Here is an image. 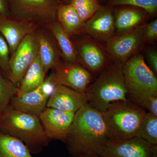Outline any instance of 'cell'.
Returning a JSON list of instances; mask_svg holds the SVG:
<instances>
[{
	"mask_svg": "<svg viewBox=\"0 0 157 157\" xmlns=\"http://www.w3.org/2000/svg\"><path fill=\"white\" fill-rule=\"evenodd\" d=\"M109 140L102 113L87 104L75 113L65 143L74 156H100Z\"/></svg>",
	"mask_w": 157,
	"mask_h": 157,
	"instance_id": "6da1fadb",
	"label": "cell"
},
{
	"mask_svg": "<svg viewBox=\"0 0 157 157\" xmlns=\"http://www.w3.org/2000/svg\"><path fill=\"white\" fill-rule=\"evenodd\" d=\"M0 133L21 140L32 154L42 151L50 141L39 117L14 109L10 105L0 115Z\"/></svg>",
	"mask_w": 157,
	"mask_h": 157,
	"instance_id": "7a4b0ae2",
	"label": "cell"
},
{
	"mask_svg": "<svg viewBox=\"0 0 157 157\" xmlns=\"http://www.w3.org/2000/svg\"><path fill=\"white\" fill-rule=\"evenodd\" d=\"M122 67L112 62L89 86L85 93L93 109L103 113L111 103L128 100Z\"/></svg>",
	"mask_w": 157,
	"mask_h": 157,
	"instance_id": "3957f363",
	"label": "cell"
},
{
	"mask_svg": "<svg viewBox=\"0 0 157 157\" xmlns=\"http://www.w3.org/2000/svg\"><path fill=\"white\" fill-rule=\"evenodd\" d=\"M146 113L144 108L128 99L109 104L102 113L109 140L137 137Z\"/></svg>",
	"mask_w": 157,
	"mask_h": 157,
	"instance_id": "277c9868",
	"label": "cell"
},
{
	"mask_svg": "<svg viewBox=\"0 0 157 157\" xmlns=\"http://www.w3.org/2000/svg\"><path fill=\"white\" fill-rule=\"evenodd\" d=\"M122 71L127 98L144 94L157 96L156 76L141 52L129 59L123 66Z\"/></svg>",
	"mask_w": 157,
	"mask_h": 157,
	"instance_id": "5b68a950",
	"label": "cell"
},
{
	"mask_svg": "<svg viewBox=\"0 0 157 157\" xmlns=\"http://www.w3.org/2000/svg\"><path fill=\"white\" fill-rule=\"evenodd\" d=\"M11 17L41 27L57 21L60 0H7Z\"/></svg>",
	"mask_w": 157,
	"mask_h": 157,
	"instance_id": "8992f818",
	"label": "cell"
},
{
	"mask_svg": "<svg viewBox=\"0 0 157 157\" xmlns=\"http://www.w3.org/2000/svg\"><path fill=\"white\" fill-rule=\"evenodd\" d=\"M145 25L115 35L105 42L104 48L112 63L123 66L129 59L141 52L146 43Z\"/></svg>",
	"mask_w": 157,
	"mask_h": 157,
	"instance_id": "52a82bcc",
	"label": "cell"
},
{
	"mask_svg": "<svg viewBox=\"0 0 157 157\" xmlns=\"http://www.w3.org/2000/svg\"><path fill=\"white\" fill-rule=\"evenodd\" d=\"M38 55L39 44L35 30L23 39L10 56L7 78L18 86Z\"/></svg>",
	"mask_w": 157,
	"mask_h": 157,
	"instance_id": "ba28073f",
	"label": "cell"
},
{
	"mask_svg": "<svg viewBox=\"0 0 157 157\" xmlns=\"http://www.w3.org/2000/svg\"><path fill=\"white\" fill-rule=\"evenodd\" d=\"M101 157H157V146L137 137L108 140Z\"/></svg>",
	"mask_w": 157,
	"mask_h": 157,
	"instance_id": "9c48e42d",
	"label": "cell"
},
{
	"mask_svg": "<svg viewBox=\"0 0 157 157\" xmlns=\"http://www.w3.org/2000/svg\"><path fill=\"white\" fill-rule=\"evenodd\" d=\"M73 42L78 63L92 74L99 75L112 63L105 48L92 38L88 37Z\"/></svg>",
	"mask_w": 157,
	"mask_h": 157,
	"instance_id": "30bf717a",
	"label": "cell"
},
{
	"mask_svg": "<svg viewBox=\"0 0 157 157\" xmlns=\"http://www.w3.org/2000/svg\"><path fill=\"white\" fill-rule=\"evenodd\" d=\"M75 113L47 107L39 118L45 135L50 140L66 142Z\"/></svg>",
	"mask_w": 157,
	"mask_h": 157,
	"instance_id": "8fae6325",
	"label": "cell"
},
{
	"mask_svg": "<svg viewBox=\"0 0 157 157\" xmlns=\"http://www.w3.org/2000/svg\"><path fill=\"white\" fill-rule=\"evenodd\" d=\"M115 19L113 7L101 6L85 22L84 33L97 41L106 42L115 35Z\"/></svg>",
	"mask_w": 157,
	"mask_h": 157,
	"instance_id": "7c38bea8",
	"label": "cell"
},
{
	"mask_svg": "<svg viewBox=\"0 0 157 157\" xmlns=\"http://www.w3.org/2000/svg\"><path fill=\"white\" fill-rule=\"evenodd\" d=\"M59 85L85 93L92 78V74L79 63L62 60L53 70Z\"/></svg>",
	"mask_w": 157,
	"mask_h": 157,
	"instance_id": "4fadbf2b",
	"label": "cell"
},
{
	"mask_svg": "<svg viewBox=\"0 0 157 157\" xmlns=\"http://www.w3.org/2000/svg\"><path fill=\"white\" fill-rule=\"evenodd\" d=\"M86 104L85 93L59 85L48 99L46 107L75 113Z\"/></svg>",
	"mask_w": 157,
	"mask_h": 157,
	"instance_id": "5bb4252c",
	"label": "cell"
},
{
	"mask_svg": "<svg viewBox=\"0 0 157 157\" xmlns=\"http://www.w3.org/2000/svg\"><path fill=\"white\" fill-rule=\"evenodd\" d=\"M39 27L33 24L0 14V33L8 43L10 56L14 53L23 39Z\"/></svg>",
	"mask_w": 157,
	"mask_h": 157,
	"instance_id": "9a60e30c",
	"label": "cell"
},
{
	"mask_svg": "<svg viewBox=\"0 0 157 157\" xmlns=\"http://www.w3.org/2000/svg\"><path fill=\"white\" fill-rule=\"evenodd\" d=\"M36 33L39 44V55L47 73L60 63V51L54 37L48 29L39 27Z\"/></svg>",
	"mask_w": 157,
	"mask_h": 157,
	"instance_id": "2e32d148",
	"label": "cell"
},
{
	"mask_svg": "<svg viewBox=\"0 0 157 157\" xmlns=\"http://www.w3.org/2000/svg\"><path fill=\"white\" fill-rule=\"evenodd\" d=\"M115 35L132 30L146 23L151 15L140 8L130 6H118L113 11Z\"/></svg>",
	"mask_w": 157,
	"mask_h": 157,
	"instance_id": "e0dca14e",
	"label": "cell"
},
{
	"mask_svg": "<svg viewBox=\"0 0 157 157\" xmlns=\"http://www.w3.org/2000/svg\"><path fill=\"white\" fill-rule=\"evenodd\" d=\"M48 100L39 86L22 95L15 96L12 98L9 105L14 109L39 117L46 108Z\"/></svg>",
	"mask_w": 157,
	"mask_h": 157,
	"instance_id": "ac0fdd59",
	"label": "cell"
},
{
	"mask_svg": "<svg viewBox=\"0 0 157 157\" xmlns=\"http://www.w3.org/2000/svg\"><path fill=\"white\" fill-rule=\"evenodd\" d=\"M56 19L70 37L84 33L85 22L72 4L61 3L57 10Z\"/></svg>",
	"mask_w": 157,
	"mask_h": 157,
	"instance_id": "d6986e66",
	"label": "cell"
},
{
	"mask_svg": "<svg viewBox=\"0 0 157 157\" xmlns=\"http://www.w3.org/2000/svg\"><path fill=\"white\" fill-rule=\"evenodd\" d=\"M56 40L63 60L70 63H78L76 48L71 37L57 21L46 27Z\"/></svg>",
	"mask_w": 157,
	"mask_h": 157,
	"instance_id": "ffe728a7",
	"label": "cell"
},
{
	"mask_svg": "<svg viewBox=\"0 0 157 157\" xmlns=\"http://www.w3.org/2000/svg\"><path fill=\"white\" fill-rule=\"evenodd\" d=\"M46 74L44 66L38 55L27 70L18 86V91L16 96H21L36 89L43 83Z\"/></svg>",
	"mask_w": 157,
	"mask_h": 157,
	"instance_id": "44dd1931",
	"label": "cell"
},
{
	"mask_svg": "<svg viewBox=\"0 0 157 157\" xmlns=\"http://www.w3.org/2000/svg\"><path fill=\"white\" fill-rule=\"evenodd\" d=\"M21 140L0 133V157H33Z\"/></svg>",
	"mask_w": 157,
	"mask_h": 157,
	"instance_id": "7402d4cb",
	"label": "cell"
},
{
	"mask_svg": "<svg viewBox=\"0 0 157 157\" xmlns=\"http://www.w3.org/2000/svg\"><path fill=\"white\" fill-rule=\"evenodd\" d=\"M137 137L150 144L157 146V116L149 112L146 113Z\"/></svg>",
	"mask_w": 157,
	"mask_h": 157,
	"instance_id": "603a6c76",
	"label": "cell"
},
{
	"mask_svg": "<svg viewBox=\"0 0 157 157\" xmlns=\"http://www.w3.org/2000/svg\"><path fill=\"white\" fill-rule=\"evenodd\" d=\"M18 86L0 71V115L10 105L12 98L17 95Z\"/></svg>",
	"mask_w": 157,
	"mask_h": 157,
	"instance_id": "cb8c5ba5",
	"label": "cell"
},
{
	"mask_svg": "<svg viewBox=\"0 0 157 157\" xmlns=\"http://www.w3.org/2000/svg\"><path fill=\"white\" fill-rule=\"evenodd\" d=\"M100 0H73L70 4L74 7L82 21L85 22L101 7Z\"/></svg>",
	"mask_w": 157,
	"mask_h": 157,
	"instance_id": "d4e9b609",
	"label": "cell"
},
{
	"mask_svg": "<svg viewBox=\"0 0 157 157\" xmlns=\"http://www.w3.org/2000/svg\"><path fill=\"white\" fill-rule=\"evenodd\" d=\"M107 6L110 7L130 6L140 8L153 16L156 14L157 0H108Z\"/></svg>",
	"mask_w": 157,
	"mask_h": 157,
	"instance_id": "484cf974",
	"label": "cell"
},
{
	"mask_svg": "<svg viewBox=\"0 0 157 157\" xmlns=\"http://www.w3.org/2000/svg\"><path fill=\"white\" fill-rule=\"evenodd\" d=\"M127 99L138 104L149 112L157 116V96L151 95H140L131 96Z\"/></svg>",
	"mask_w": 157,
	"mask_h": 157,
	"instance_id": "4316f807",
	"label": "cell"
},
{
	"mask_svg": "<svg viewBox=\"0 0 157 157\" xmlns=\"http://www.w3.org/2000/svg\"><path fill=\"white\" fill-rule=\"evenodd\" d=\"M10 58L9 45L2 35L0 33V71L7 78Z\"/></svg>",
	"mask_w": 157,
	"mask_h": 157,
	"instance_id": "83f0119b",
	"label": "cell"
},
{
	"mask_svg": "<svg viewBox=\"0 0 157 157\" xmlns=\"http://www.w3.org/2000/svg\"><path fill=\"white\" fill-rule=\"evenodd\" d=\"M59 85L55 74L53 71L49 76L45 78L43 83L40 86V89L44 95L49 99Z\"/></svg>",
	"mask_w": 157,
	"mask_h": 157,
	"instance_id": "f1b7e54d",
	"label": "cell"
},
{
	"mask_svg": "<svg viewBox=\"0 0 157 157\" xmlns=\"http://www.w3.org/2000/svg\"><path fill=\"white\" fill-rule=\"evenodd\" d=\"M157 39V20L155 19L145 25V43H152Z\"/></svg>",
	"mask_w": 157,
	"mask_h": 157,
	"instance_id": "f546056e",
	"label": "cell"
},
{
	"mask_svg": "<svg viewBox=\"0 0 157 157\" xmlns=\"http://www.w3.org/2000/svg\"><path fill=\"white\" fill-rule=\"evenodd\" d=\"M146 57L150 68L155 75L157 74V52L155 48H147Z\"/></svg>",
	"mask_w": 157,
	"mask_h": 157,
	"instance_id": "4dcf8cb0",
	"label": "cell"
},
{
	"mask_svg": "<svg viewBox=\"0 0 157 157\" xmlns=\"http://www.w3.org/2000/svg\"><path fill=\"white\" fill-rule=\"evenodd\" d=\"M0 14L6 17H11L7 0H0Z\"/></svg>",
	"mask_w": 157,
	"mask_h": 157,
	"instance_id": "1f68e13d",
	"label": "cell"
},
{
	"mask_svg": "<svg viewBox=\"0 0 157 157\" xmlns=\"http://www.w3.org/2000/svg\"><path fill=\"white\" fill-rule=\"evenodd\" d=\"M61 3L64 4H70L73 0H60Z\"/></svg>",
	"mask_w": 157,
	"mask_h": 157,
	"instance_id": "d6a6232c",
	"label": "cell"
},
{
	"mask_svg": "<svg viewBox=\"0 0 157 157\" xmlns=\"http://www.w3.org/2000/svg\"><path fill=\"white\" fill-rule=\"evenodd\" d=\"M75 157H101L99 155H80L76 156Z\"/></svg>",
	"mask_w": 157,
	"mask_h": 157,
	"instance_id": "836d02e7",
	"label": "cell"
}]
</instances>
